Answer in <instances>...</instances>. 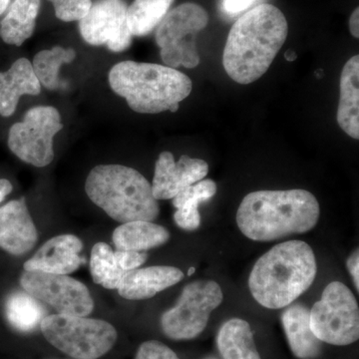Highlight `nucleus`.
Masks as SVG:
<instances>
[{"instance_id": "f257e3e1", "label": "nucleus", "mask_w": 359, "mask_h": 359, "mask_svg": "<svg viewBox=\"0 0 359 359\" xmlns=\"http://www.w3.org/2000/svg\"><path fill=\"white\" fill-rule=\"evenodd\" d=\"M289 34L287 18L273 4H259L231 28L224 49L226 74L238 84L259 79L275 60Z\"/></svg>"}, {"instance_id": "f03ea898", "label": "nucleus", "mask_w": 359, "mask_h": 359, "mask_svg": "<svg viewBox=\"0 0 359 359\" xmlns=\"http://www.w3.org/2000/svg\"><path fill=\"white\" fill-rule=\"evenodd\" d=\"M320 216V204L309 191H257L241 203L237 224L250 240L271 242L308 233Z\"/></svg>"}, {"instance_id": "7ed1b4c3", "label": "nucleus", "mask_w": 359, "mask_h": 359, "mask_svg": "<svg viewBox=\"0 0 359 359\" xmlns=\"http://www.w3.org/2000/svg\"><path fill=\"white\" fill-rule=\"evenodd\" d=\"M316 271L311 245L302 241L280 243L255 264L249 278L250 294L264 308H285L311 287Z\"/></svg>"}, {"instance_id": "20e7f679", "label": "nucleus", "mask_w": 359, "mask_h": 359, "mask_svg": "<svg viewBox=\"0 0 359 359\" xmlns=\"http://www.w3.org/2000/svg\"><path fill=\"white\" fill-rule=\"evenodd\" d=\"M108 79L111 89L141 114L176 112L193 89L192 80L181 71L130 60L113 66Z\"/></svg>"}, {"instance_id": "39448f33", "label": "nucleus", "mask_w": 359, "mask_h": 359, "mask_svg": "<svg viewBox=\"0 0 359 359\" xmlns=\"http://www.w3.org/2000/svg\"><path fill=\"white\" fill-rule=\"evenodd\" d=\"M85 191L94 204L119 223L153 222L159 216L152 185L133 168L99 165L90 171Z\"/></svg>"}, {"instance_id": "423d86ee", "label": "nucleus", "mask_w": 359, "mask_h": 359, "mask_svg": "<svg viewBox=\"0 0 359 359\" xmlns=\"http://www.w3.org/2000/svg\"><path fill=\"white\" fill-rule=\"evenodd\" d=\"M49 344L75 359H97L111 351L117 332L111 323L86 316L50 314L40 323Z\"/></svg>"}, {"instance_id": "0eeeda50", "label": "nucleus", "mask_w": 359, "mask_h": 359, "mask_svg": "<svg viewBox=\"0 0 359 359\" xmlns=\"http://www.w3.org/2000/svg\"><path fill=\"white\" fill-rule=\"evenodd\" d=\"M209 14L204 7L187 2L175 7L156 28V43L163 62L169 67H197L200 56L196 35L207 27Z\"/></svg>"}, {"instance_id": "6e6552de", "label": "nucleus", "mask_w": 359, "mask_h": 359, "mask_svg": "<svg viewBox=\"0 0 359 359\" xmlns=\"http://www.w3.org/2000/svg\"><path fill=\"white\" fill-rule=\"evenodd\" d=\"M309 325L320 341L349 346L359 339V309L351 290L339 282L327 285L309 311Z\"/></svg>"}, {"instance_id": "1a4fd4ad", "label": "nucleus", "mask_w": 359, "mask_h": 359, "mask_svg": "<svg viewBox=\"0 0 359 359\" xmlns=\"http://www.w3.org/2000/svg\"><path fill=\"white\" fill-rule=\"evenodd\" d=\"M223 299L221 287L214 280L189 283L176 306L163 313V332L174 340L196 339L204 332L212 311L221 306Z\"/></svg>"}, {"instance_id": "9d476101", "label": "nucleus", "mask_w": 359, "mask_h": 359, "mask_svg": "<svg viewBox=\"0 0 359 359\" xmlns=\"http://www.w3.org/2000/svg\"><path fill=\"white\" fill-rule=\"evenodd\" d=\"M63 129L59 111L36 106L9 130L7 144L16 157L32 166H48L54 159L53 139Z\"/></svg>"}, {"instance_id": "9b49d317", "label": "nucleus", "mask_w": 359, "mask_h": 359, "mask_svg": "<svg viewBox=\"0 0 359 359\" xmlns=\"http://www.w3.org/2000/svg\"><path fill=\"white\" fill-rule=\"evenodd\" d=\"M20 285L27 294L52 306L58 313L87 316L94 302L84 283L67 275L25 271Z\"/></svg>"}, {"instance_id": "f8f14e48", "label": "nucleus", "mask_w": 359, "mask_h": 359, "mask_svg": "<svg viewBox=\"0 0 359 359\" xmlns=\"http://www.w3.org/2000/svg\"><path fill=\"white\" fill-rule=\"evenodd\" d=\"M128 6L124 0H96L88 13L79 20V32L84 41L93 46H107L122 52L132 44L127 20Z\"/></svg>"}, {"instance_id": "ddd939ff", "label": "nucleus", "mask_w": 359, "mask_h": 359, "mask_svg": "<svg viewBox=\"0 0 359 359\" xmlns=\"http://www.w3.org/2000/svg\"><path fill=\"white\" fill-rule=\"evenodd\" d=\"M209 173V165L204 160L189 156L175 161L172 153H161L155 165L152 191L156 200L173 199L187 187L204 180Z\"/></svg>"}, {"instance_id": "4468645a", "label": "nucleus", "mask_w": 359, "mask_h": 359, "mask_svg": "<svg viewBox=\"0 0 359 359\" xmlns=\"http://www.w3.org/2000/svg\"><path fill=\"white\" fill-rule=\"evenodd\" d=\"M39 240L36 226L25 200L0 208V248L13 256L27 254Z\"/></svg>"}, {"instance_id": "2eb2a0df", "label": "nucleus", "mask_w": 359, "mask_h": 359, "mask_svg": "<svg viewBox=\"0 0 359 359\" xmlns=\"http://www.w3.org/2000/svg\"><path fill=\"white\" fill-rule=\"evenodd\" d=\"M81 240L74 235H60L50 238L36 254L25 262V271H43L55 275H69L80 268L83 259Z\"/></svg>"}, {"instance_id": "dca6fc26", "label": "nucleus", "mask_w": 359, "mask_h": 359, "mask_svg": "<svg viewBox=\"0 0 359 359\" xmlns=\"http://www.w3.org/2000/svg\"><path fill=\"white\" fill-rule=\"evenodd\" d=\"M184 278L180 269L169 266H154L127 271L123 276L118 292L123 299L142 301L151 299L158 292L169 289Z\"/></svg>"}, {"instance_id": "f3484780", "label": "nucleus", "mask_w": 359, "mask_h": 359, "mask_svg": "<svg viewBox=\"0 0 359 359\" xmlns=\"http://www.w3.org/2000/svg\"><path fill=\"white\" fill-rule=\"evenodd\" d=\"M41 85L35 76L32 62L20 58L6 72H0V115L11 117L23 95L36 96Z\"/></svg>"}, {"instance_id": "a211bd4d", "label": "nucleus", "mask_w": 359, "mask_h": 359, "mask_svg": "<svg viewBox=\"0 0 359 359\" xmlns=\"http://www.w3.org/2000/svg\"><path fill=\"white\" fill-rule=\"evenodd\" d=\"M282 323L290 351L299 359L318 358L323 341L314 335L309 325V309L304 304H292L282 316Z\"/></svg>"}, {"instance_id": "6ab92c4d", "label": "nucleus", "mask_w": 359, "mask_h": 359, "mask_svg": "<svg viewBox=\"0 0 359 359\" xmlns=\"http://www.w3.org/2000/svg\"><path fill=\"white\" fill-rule=\"evenodd\" d=\"M337 123L344 133L359 139V56L354 55L344 65L340 76V96Z\"/></svg>"}, {"instance_id": "aec40b11", "label": "nucleus", "mask_w": 359, "mask_h": 359, "mask_svg": "<svg viewBox=\"0 0 359 359\" xmlns=\"http://www.w3.org/2000/svg\"><path fill=\"white\" fill-rule=\"evenodd\" d=\"M41 0H13L0 21V39L4 43L21 46L34 33Z\"/></svg>"}, {"instance_id": "412c9836", "label": "nucleus", "mask_w": 359, "mask_h": 359, "mask_svg": "<svg viewBox=\"0 0 359 359\" xmlns=\"http://www.w3.org/2000/svg\"><path fill=\"white\" fill-rule=\"evenodd\" d=\"M170 231L153 222L135 221L122 224L113 231V244L118 250L144 252L166 244Z\"/></svg>"}, {"instance_id": "4be33fe9", "label": "nucleus", "mask_w": 359, "mask_h": 359, "mask_svg": "<svg viewBox=\"0 0 359 359\" xmlns=\"http://www.w3.org/2000/svg\"><path fill=\"white\" fill-rule=\"evenodd\" d=\"M218 187L212 180H202L187 187L173 198L177 211L174 214L175 223L185 231H195L201 226L199 205L216 195Z\"/></svg>"}, {"instance_id": "5701e85b", "label": "nucleus", "mask_w": 359, "mask_h": 359, "mask_svg": "<svg viewBox=\"0 0 359 359\" xmlns=\"http://www.w3.org/2000/svg\"><path fill=\"white\" fill-rule=\"evenodd\" d=\"M217 344L223 359H261L250 323L231 318L219 328Z\"/></svg>"}, {"instance_id": "b1692460", "label": "nucleus", "mask_w": 359, "mask_h": 359, "mask_svg": "<svg viewBox=\"0 0 359 359\" xmlns=\"http://www.w3.org/2000/svg\"><path fill=\"white\" fill-rule=\"evenodd\" d=\"M175 0H134L128 6L127 20L132 36H146L164 20Z\"/></svg>"}, {"instance_id": "393cba45", "label": "nucleus", "mask_w": 359, "mask_h": 359, "mask_svg": "<svg viewBox=\"0 0 359 359\" xmlns=\"http://www.w3.org/2000/svg\"><path fill=\"white\" fill-rule=\"evenodd\" d=\"M7 320L15 330L32 332L46 316V309L29 294L15 292L9 295L6 304Z\"/></svg>"}, {"instance_id": "a878e982", "label": "nucleus", "mask_w": 359, "mask_h": 359, "mask_svg": "<svg viewBox=\"0 0 359 359\" xmlns=\"http://www.w3.org/2000/svg\"><path fill=\"white\" fill-rule=\"evenodd\" d=\"M76 58V51L72 48L55 46L42 50L33 58L32 68L40 85L48 90L60 88L59 70L63 65H69Z\"/></svg>"}, {"instance_id": "bb28decb", "label": "nucleus", "mask_w": 359, "mask_h": 359, "mask_svg": "<svg viewBox=\"0 0 359 359\" xmlns=\"http://www.w3.org/2000/svg\"><path fill=\"white\" fill-rule=\"evenodd\" d=\"M90 271L94 283L108 290H117L126 273L118 266L110 245L102 242L92 248Z\"/></svg>"}, {"instance_id": "cd10ccee", "label": "nucleus", "mask_w": 359, "mask_h": 359, "mask_svg": "<svg viewBox=\"0 0 359 359\" xmlns=\"http://www.w3.org/2000/svg\"><path fill=\"white\" fill-rule=\"evenodd\" d=\"M53 4L58 20L65 22L79 21L88 13L92 0H48Z\"/></svg>"}, {"instance_id": "c85d7f7f", "label": "nucleus", "mask_w": 359, "mask_h": 359, "mask_svg": "<svg viewBox=\"0 0 359 359\" xmlns=\"http://www.w3.org/2000/svg\"><path fill=\"white\" fill-rule=\"evenodd\" d=\"M135 359H180L170 347L157 340L144 342L137 351Z\"/></svg>"}, {"instance_id": "c756f323", "label": "nucleus", "mask_w": 359, "mask_h": 359, "mask_svg": "<svg viewBox=\"0 0 359 359\" xmlns=\"http://www.w3.org/2000/svg\"><path fill=\"white\" fill-rule=\"evenodd\" d=\"M114 257L118 266L123 271H133L145 264L148 259L146 252L134 250H116Z\"/></svg>"}, {"instance_id": "7c9ffc66", "label": "nucleus", "mask_w": 359, "mask_h": 359, "mask_svg": "<svg viewBox=\"0 0 359 359\" xmlns=\"http://www.w3.org/2000/svg\"><path fill=\"white\" fill-rule=\"evenodd\" d=\"M256 0H224V11L229 14H238L249 8Z\"/></svg>"}, {"instance_id": "2f4dec72", "label": "nucleus", "mask_w": 359, "mask_h": 359, "mask_svg": "<svg viewBox=\"0 0 359 359\" xmlns=\"http://www.w3.org/2000/svg\"><path fill=\"white\" fill-rule=\"evenodd\" d=\"M346 266L348 269L349 273L353 278L354 285H355L356 290H359V254L358 250H354L351 256L348 257L346 262Z\"/></svg>"}, {"instance_id": "473e14b6", "label": "nucleus", "mask_w": 359, "mask_h": 359, "mask_svg": "<svg viewBox=\"0 0 359 359\" xmlns=\"http://www.w3.org/2000/svg\"><path fill=\"white\" fill-rule=\"evenodd\" d=\"M349 30L351 35L355 39H359V8L354 9L349 18Z\"/></svg>"}, {"instance_id": "72a5a7b5", "label": "nucleus", "mask_w": 359, "mask_h": 359, "mask_svg": "<svg viewBox=\"0 0 359 359\" xmlns=\"http://www.w3.org/2000/svg\"><path fill=\"white\" fill-rule=\"evenodd\" d=\"M13 185L6 179H0V203L13 192Z\"/></svg>"}, {"instance_id": "f704fd0d", "label": "nucleus", "mask_w": 359, "mask_h": 359, "mask_svg": "<svg viewBox=\"0 0 359 359\" xmlns=\"http://www.w3.org/2000/svg\"><path fill=\"white\" fill-rule=\"evenodd\" d=\"M13 0H0V16L6 13L7 8L11 6Z\"/></svg>"}, {"instance_id": "c9c22d12", "label": "nucleus", "mask_w": 359, "mask_h": 359, "mask_svg": "<svg viewBox=\"0 0 359 359\" xmlns=\"http://www.w3.org/2000/svg\"><path fill=\"white\" fill-rule=\"evenodd\" d=\"M285 58L290 61V62H292V61H294L297 58V54L294 50H292V49H289L285 53Z\"/></svg>"}, {"instance_id": "e433bc0d", "label": "nucleus", "mask_w": 359, "mask_h": 359, "mask_svg": "<svg viewBox=\"0 0 359 359\" xmlns=\"http://www.w3.org/2000/svg\"><path fill=\"white\" fill-rule=\"evenodd\" d=\"M194 271H195V268H191L190 271H189L188 276L193 275Z\"/></svg>"}, {"instance_id": "4c0bfd02", "label": "nucleus", "mask_w": 359, "mask_h": 359, "mask_svg": "<svg viewBox=\"0 0 359 359\" xmlns=\"http://www.w3.org/2000/svg\"><path fill=\"white\" fill-rule=\"evenodd\" d=\"M204 359H218V358H215V356H207V358H205Z\"/></svg>"}]
</instances>
